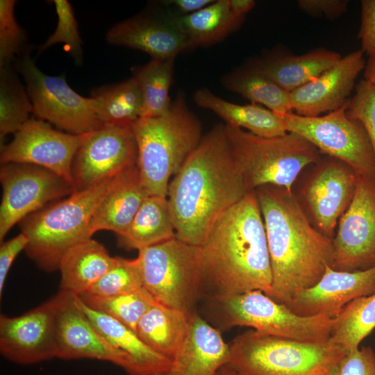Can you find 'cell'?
I'll return each mask as SVG.
<instances>
[{"mask_svg": "<svg viewBox=\"0 0 375 375\" xmlns=\"http://www.w3.org/2000/svg\"><path fill=\"white\" fill-rule=\"evenodd\" d=\"M228 365L241 375H335L345 351L330 341H298L249 330L229 344Z\"/></svg>", "mask_w": 375, "mask_h": 375, "instance_id": "obj_6", "label": "cell"}, {"mask_svg": "<svg viewBox=\"0 0 375 375\" xmlns=\"http://www.w3.org/2000/svg\"><path fill=\"white\" fill-rule=\"evenodd\" d=\"M190 315L156 301L139 321L135 333L152 350L172 360L185 338Z\"/></svg>", "mask_w": 375, "mask_h": 375, "instance_id": "obj_30", "label": "cell"}, {"mask_svg": "<svg viewBox=\"0 0 375 375\" xmlns=\"http://www.w3.org/2000/svg\"><path fill=\"white\" fill-rule=\"evenodd\" d=\"M341 58L340 53L319 47L301 55L271 53L249 65L291 92L319 76Z\"/></svg>", "mask_w": 375, "mask_h": 375, "instance_id": "obj_24", "label": "cell"}, {"mask_svg": "<svg viewBox=\"0 0 375 375\" xmlns=\"http://www.w3.org/2000/svg\"><path fill=\"white\" fill-rule=\"evenodd\" d=\"M56 295L14 317H0V352L8 360L31 365L56 358Z\"/></svg>", "mask_w": 375, "mask_h": 375, "instance_id": "obj_16", "label": "cell"}, {"mask_svg": "<svg viewBox=\"0 0 375 375\" xmlns=\"http://www.w3.org/2000/svg\"><path fill=\"white\" fill-rule=\"evenodd\" d=\"M363 52L348 53L319 76L292 91L293 110L305 117H317L347 103L366 62Z\"/></svg>", "mask_w": 375, "mask_h": 375, "instance_id": "obj_19", "label": "cell"}, {"mask_svg": "<svg viewBox=\"0 0 375 375\" xmlns=\"http://www.w3.org/2000/svg\"><path fill=\"white\" fill-rule=\"evenodd\" d=\"M193 98L197 106L212 111L226 122L225 124L245 128L261 137L278 136L288 132L282 115L258 104L231 103L206 88L197 90Z\"/></svg>", "mask_w": 375, "mask_h": 375, "instance_id": "obj_27", "label": "cell"}, {"mask_svg": "<svg viewBox=\"0 0 375 375\" xmlns=\"http://www.w3.org/2000/svg\"><path fill=\"white\" fill-rule=\"evenodd\" d=\"M78 297L88 307L119 321L134 331L139 321L156 301L144 287L115 296L84 293Z\"/></svg>", "mask_w": 375, "mask_h": 375, "instance_id": "obj_36", "label": "cell"}, {"mask_svg": "<svg viewBox=\"0 0 375 375\" xmlns=\"http://www.w3.org/2000/svg\"><path fill=\"white\" fill-rule=\"evenodd\" d=\"M201 247L204 282L215 296L259 290L276 301L263 219L254 192L224 212Z\"/></svg>", "mask_w": 375, "mask_h": 375, "instance_id": "obj_3", "label": "cell"}, {"mask_svg": "<svg viewBox=\"0 0 375 375\" xmlns=\"http://www.w3.org/2000/svg\"><path fill=\"white\" fill-rule=\"evenodd\" d=\"M319 169L306 187V200L322 233L332 238L338 218L353 199L358 176L340 160Z\"/></svg>", "mask_w": 375, "mask_h": 375, "instance_id": "obj_20", "label": "cell"}, {"mask_svg": "<svg viewBox=\"0 0 375 375\" xmlns=\"http://www.w3.org/2000/svg\"><path fill=\"white\" fill-rule=\"evenodd\" d=\"M264 222L276 301L285 303L315 285L330 265L333 239L315 229L292 193L254 191Z\"/></svg>", "mask_w": 375, "mask_h": 375, "instance_id": "obj_2", "label": "cell"}, {"mask_svg": "<svg viewBox=\"0 0 375 375\" xmlns=\"http://www.w3.org/2000/svg\"><path fill=\"white\" fill-rule=\"evenodd\" d=\"M225 124H217L170 181L167 200L176 237L201 246L217 219L248 193Z\"/></svg>", "mask_w": 375, "mask_h": 375, "instance_id": "obj_1", "label": "cell"}, {"mask_svg": "<svg viewBox=\"0 0 375 375\" xmlns=\"http://www.w3.org/2000/svg\"><path fill=\"white\" fill-rule=\"evenodd\" d=\"M132 130L138 148V167L149 196L167 197L169 180L199 145L201 125L182 94L162 115L140 118Z\"/></svg>", "mask_w": 375, "mask_h": 375, "instance_id": "obj_4", "label": "cell"}, {"mask_svg": "<svg viewBox=\"0 0 375 375\" xmlns=\"http://www.w3.org/2000/svg\"><path fill=\"white\" fill-rule=\"evenodd\" d=\"M76 299L95 328L128 359L129 375H162L172 360L152 350L138 334L119 321L88 307L78 297Z\"/></svg>", "mask_w": 375, "mask_h": 375, "instance_id": "obj_25", "label": "cell"}, {"mask_svg": "<svg viewBox=\"0 0 375 375\" xmlns=\"http://www.w3.org/2000/svg\"><path fill=\"white\" fill-rule=\"evenodd\" d=\"M223 85L253 104H261L275 113L292 112L291 94L249 65L238 69L222 79Z\"/></svg>", "mask_w": 375, "mask_h": 375, "instance_id": "obj_32", "label": "cell"}, {"mask_svg": "<svg viewBox=\"0 0 375 375\" xmlns=\"http://www.w3.org/2000/svg\"><path fill=\"white\" fill-rule=\"evenodd\" d=\"M227 327L248 326L258 333L298 341H329L334 318L319 314L301 316L259 290L215 296Z\"/></svg>", "mask_w": 375, "mask_h": 375, "instance_id": "obj_9", "label": "cell"}, {"mask_svg": "<svg viewBox=\"0 0 375 375\" xmlns=\"http://www.w3.org/2000/svg\"><path fill=\"white\" fill-rule=\"evenodd\" d=\"M115 177L74 192L19 223L21 233L28 239L24 251L38 267L46 272L58 270L61 258L70 247L92 238V216Z\"/></svg>", "mask_w": 375, "mask_h": 375, "instance_id": "obj_5", "label": "cell"}, {"mask_svg": "<svg viewBox=\"0 0 375 375\" xmlns=\"http://www.w3.org/2000/svg\"><path fill=\"white\" fill-rule=\"evenodd\" d=\"M358 38L361 51L368 56L375 52V0H362Z\"/></svg>", "mask_w": 375, "mask_h": 375, "instance_id": "obj_42", "label": "cell"}, {"mask_svg": "<svg viewBox=\"0 0 375 375\" xmlns=\"http://www.w3.org/2000/svg\"><path fill=\"white\" fill-rule=\"evenodd\" d=\"M76 296L60 291L56 295V358H89L112 362L126 372L128 358L95 328L77 303Z\"/></svg>", "mask_w": 375, "mask_h": 375, "instance_id": "obj_17", "label": "cell"}, {"mask_svg": "<svg viewBox=\"0 0 375 375\" xmlns=\"http://www.w3.org/2000/svg\"><path fill=\"white\" fill-rule=\"evenodd\" d=\"M33 106L28 94L11 66L0 69V142L15 134L30 119Z\"/></svg>", "mask_w": 375, "mask_h": 375, "instance_id": "obj_35", "label": "cell"}, {"mask_svg": "<svg viewBox=\"0 0 375 375\" xmlns=\"http://www.w3.org/2000/svg\"><path fill=\"white\" fill-rule=\"evenodd\" d=\"M213 0H169L165 4L175 7L183 14L188 15L197 12L212 3Z\"/></svg>", "mask_w": 375, "mask_h": 375, "instance_id": "obj_45", "label": "cell"}, {"mask_svg": "<svg viewBox=\"0 0 375 375\" xmlns=\"http://www.w3.org/2000/svg\"><path fill=\"white\" fill-rule=\"evenodd\" d=\"M87 134L74 135L57 131L47 122L30 119L8 144L1 147V165L25 163L40 166L73 185L72 163Z\"/></svg>", "mask_w": 375, "mask_h": 375, "instance_id": "obj_14", "label": "cell"}, {"mask_svg": "<svg viewBox=\"0 0 375 375\" xmlns=\"http://www.w3.org/2000/svg\"><path fill=\"white\" fill-rule=\"evenodd\" d=\"M355 91L354 96L349 99L347 114L363 126L375 157V88L362 79L356 85Z\"/></svg>", "mask_w": 375, "mask_h": 375, "instance_id": "obj_40", "label": "cell"}, {"mask_svg": "<svg viewBox=\"0 0 375 375\" xmlns=\"http://www.w3.org/2000/svg\"><path fill=\"white\" fill-rule=\"evenodd\" d=\"M176 31L184 35L192 48L214 44L236 30L244 19L235 16L229 0L214 1L204 8L188 15H165Z\"/></svg>", "mask_w": 375, "mask_h": 375, "instance_id": "obj_28", "label": "cell"}, {"mask_svg": "<svg viewBox=\"0 0 375 375\" xmlns=\"http://www.w3.org/2000/svg\"><path fill=\"white\" fill-rule=\"evenodd\" d=\"M230 8L238 17L244 19L245 15L250 12L256 5L253 0H229Z\"/></svg>", "mask_w": 375, "mask_h": 375, "instance_id": "obj_46", "label": "cell"}, {"mask_svg": "<svg viewBox=\"0 0 375 375\" xmlns=\"http://www.w3.org/2000/svg\"><path fill=\"white\" fill-rule=\"evenodd\" d=\"M299 10L310 16H324L335 19L342 16L347 10L348 0H299Z\"/></svg>", "mask_w": 375, "mask_h": 375, "instance_id": "obj_43", "label": "cell"}, {"mask_svg": "<svg viewBox=\"0 0 375 375\" xmlns=\"http://www.w3.org/2000/svg\"><path fill=\"white\" fill-rule=\"evenodd\" d=\"M375 328V293L356 299L334 318L329 341L345 351L359 347Z\"/></svg>", "mask_w": 375, "mask_h": 375, "instance_id": "obj_34", "label": "cell"}, {"mask_svg": "<svg viewBox=\"0 0 375 375\" xmlns=\"http://www.w3.org/2000/svg\"><path fill=\"white\" fill-rule=\"evenodd\" d=\"M348 103L322 116L293 112L282 116L288 132L299 135L320 153L346 164L358 176L375 181V157L370 140L362 124L347 115Z\"/></svg>", "mask_w": 375, "mask_h": 375, "instance_id": "obj_11", "label": "cell"}, {"mask_svg": "<svg viewBox=\"0 0 375 375\" xmlns=\"http://www.w3.org/2000/svg\"><path fill=\"white\" fill-rule=\"evenodd\" d=\"M28 242V238L22 233L15 237L1 242L0 247V296L1 297L6 279L10 267L18 256L24 251Z\"/></svg>", "mask_w": 375, "mask_h": 375, "instance_id": "obj_44", "label": "cell"}, {"mask_svg": "<svg viewBox=\"0 0 375 375\" xmlns=\"http://www.w3.org/2000/svg\"><path fill=\"white\" fill-rule=\"evenodd\" d=\"M15 0L0 1V69L11 63L24 51L25 31L15 15Z\"/></svg>", "mask_w": 375, "mask_h": 375, "instance_id": "obj_39", "label": "cell"}, {"mask_svg": "<svg viewBox=\"0 0 375 375\" xmlns=\"http://www.w3.org/2000/svg\"><path fill=\"white\" fill-rule=\"evenodd\" d=\"M138 164L117 175L97 206L90 222V232L105 230L119 235L130 225L148 197Z\"/></svg>", "mask_w": 375, "mask_h": 375, "instance_id": "obj_23", "label": "cell"}, {"mask_svg": "<svg viewBox=\"0 0 375 375\" xmlns=\"http://www.w3.org/2000/svg\"><path fill=\"white\" fill-rule=\"evenodd\" d=\"M229 356V344L219 332L194 312L181 347L162 375H216L228 365Z\"/></svg>", "mask_w": 375, "mask_h": 375, "instance_id": "obj_22", "label": "cell"}, {"mask_svg": "<svg viewBox=\"0 0 375 375\" xmlns=\"http://www.w3.org/2000/svg\"><path fill=\"white\" fill-rule=\"evenodd\" d=\"M225 131L248 192L271 185L292 193L302 169L319 159L318 149L294 133L261 137L227 124Z\"/></svg>", "mask_w": 375, "mask_h": 375, "instance_id": "obj_7", "label": "cell"}, {"mask_svg": "<svg viewBox=\"0 0 375 375\" xmlns=\"http://www.w3.org/2000/svg\"><path fill=\"white\" fill-rule=\"evenodd\" d=\"M333 244L329 265L333 269L356 272L375 266V181L358 176Z\"/></svg>", "mask_w": 375, "mask_h": 375, "instance_id": "obj_13", "label": "cell"}, {"mask_svg": "<svg viewBox=\"0 0 375 375\" xmlns=\"http://www.w3.org/2000/svg\"><path fill=\"white\" fill-rule=\"evenodd\" d=\"M335 375H375V351L364 346L347 351Z\"/></svg>", "mask_w": 375, "mask_h": 375, "instance_id": "obj_41", "label": "cell"}, {"mask_svg": "<svg viewBox=\"0 0 375 375\" xmlns=\"http://www.w3.org/2000/svg\"><path fill=\"white\" fill-rule=\"evenodd\" d=\"M108 44L138 49L153 59L175 58L192 49L188 39L176 31L165 16L140 15L119 22L106 35Z\"/></svg>", "mask_w": 375, "mask_h": 375, "instance_id": "obj_21", "label": "cell"}, {"mask_svg": "<svg viewBox=\"0 0 375 375\" xmlns=\"http://www.w3.org/2000/svg\"><path fill=\"white\" fill-rule=\"evenodd\" d=\"M375 293V266L362 271L341 272L327 265L320 280L284 304L301 316L319 314L335 318L351 301Z\"/></svg>", "mask_w": 375, "mask_h": 375, "instance_id": "obj_18", "label": "cell"}, {"mask_svg": "<svg viewBox=\"0 0 375 375\" xmlns=\"http://www.w3.org/2000/svg\"><path fill=\"white\" fill-rule=\"evenodd\" d=\"M176 236L167 197L148 196L117 242L125 250L140 251Z\"/></svg>", "mask_w": 375, "mask_h": 375, "instance_id": "obj_29", "label": "cell"}, {"mask_svg": "<svg viewBox=\"0 0 375 375\" xmlns=\"http://www.w3.org/2000/svg\"><path fill=\"white\" fill-rule=\"evenodd\" d=\"M23 77L33 106V114L66 133L83 135L103 127L98 119L93 98L78 94L67 83L65 75L42 72L24 51L14 61Z\"/></svg>", "mask_w": 375, "mask_h": 375, "instance_id": "obj_10", "label": "cell"}, {"mask_svg": "<svg viewBox=\"0 0 375 375\" xmlns=\"http://www.w3.org/2000/svg\"><path fill=\"white\" fill-rule=\"evenodd\" d=\"M2 197L0 241L16 224L74 192V185L53 172L25 163L1 165Z\"/></svg>", "mask_w": 375, "mask_h": 375, "instance_id": "obj_12", "label": "cell"}, {"mask_svg": "<svg viewBox=\"0 0 375 375\" xmlns=\"http://www.w3.org/2000/svg\"><path fill=\"white\" fill-rule=\"evenodd\" d=\"M143 287L137 258L117 257L115 265L86 293L108 297L122 294Z\"/></svg>", "mask_w": 375, "mask_h": 375, "instance_id": "obj_37", "label": "cell"}, {"mask_svg": "<svg viewBox=\"0 0 375 375\" xmlns=\"http://www.w3.org/2000/svg\"><path fill=\"white\" fill-rule=\"evenodd\" d=\"M106 247L91 238L70 247L62 256L58 270L60 291L79 296L90 289L116 263Z\"/></svg>", "mask_w": 375, "mask_h": 375, "instance_id": "obj_26", "label": "cell"}, {"mask_svg": "<svg viewBox=\"0 0 375 375\" xmlns=\"http://www.w3.org/2000/svg\"><path fill=\"white\" fill-rule=\"evenodd\" d=\"M364 79L375 88V52L369 56L364 69Z\"/></svg>", "mask_w": 375, "mask_h": 375, "instance_id": "obj_47", "label": "cell"}, {"mask_svg": "<svg viewBox=\"0 0 375 375\" xmlns=\"http://www.w3.org/2000/svg\"><path fill=\"white\" fill-rule=\"evenodd\" d=\"M216 375H241L229 365H226L222 367L217 373Z\"/></svg>", "mask_w": 375, "mask_h": 375, "instance_id": "obj_48", "label": "cell"}, {"mask_svg": "<svg viewBox=\"0 0 375 375\" xmlns=\"http://www.w3.org/2000/svg\"><path fill=\"white\" fill-rule=\"evenodd\" d=\"M91 97L103 126L132 127L140 118L142 98L133 77L94 88Z\"/></svg>", "mask_w": 375, "mask_h": 375, "instance_id": "obj_31", "label": "cell"}, {"mask_svg": "<svg viewBox=\"0 0 375 375\" xmlns=\"http://www.w3.org/2000/svg\"><path fill=\"white\" fill-rule=\"evenodd\" d=\"M58 23L55 31L39 48L41 53L58 43L64 44L65 50L74 58L76 64H81L83 58L82 40L73 8L67 0H53Z\"/></svg>", "mask_w": 375, "mask_h": 375, "instance_id": "obj_38", "label": "cell"}, {"mask_svg": "<svg viewBox=\"0 0 375 375\" xmlns=\"http://www.w3.org/2000/svg\"><path fill=\"white\" fill-rule=\"evenodd\" d=\"M137 162L132 127L103 126L89 133L72 163L74 192L113 178Z\"/></svg>", "mask_w": 375, "mask_h": 375, "instance_id": "obj_15", "label": "cell"}, {"mask_svg": "<svg viewBox=\"0 0 375 375\" xmlns=\"http://www.w3.org/2000/svg\"><path fill=\"white\" fill-rule=\"evenodd\" d=\"M143 287L165 306L188 314L204 283L201 247L176 236L138 251Z\"/></svg>", "mask_w": 375, "mask_h": 375, "instance_id": "obj_8", "label": "cell"}, {"mask_svg": "<svg viewBox=\"0 0 375 375\" xmlns=\"http://www.w3.org/2000/svg\"><path fill=\"white\" fill-rule=\"evenodd\" d=\"M175 58L153 59L132 69L142 98L140 118L155 117L164 114L171 105L169 92L172 82Z\"/></svg>", "mask_w": 375, "mask_h": 375, "instance_id": "obj_33", "label": "cell"}]
</instances>
